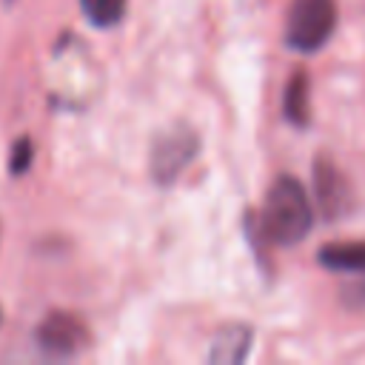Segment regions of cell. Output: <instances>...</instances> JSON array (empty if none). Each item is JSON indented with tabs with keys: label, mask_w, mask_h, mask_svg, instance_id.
Listing matches in <instances>:
<instances>
[{
	"label": "cell",
	"mask_w": 365,
	"mask_h": 365,
	"mask_svg": "<svg viewBox=\"0 0 365 365\" xmlns=\"http://www.w3.org/2000/svg\"><path fill=\"white\" fill-rule=\"evenodd\" d=\"M314 220V208L308 202V194L302 182L291 174H282L271 182L262 214H259V231L274 245H297L308 237Z\"/></svg>",
	"instance_id": "6da1fadb"
},
{
	"label": "cell",
	"mask_w": 365,
	"mask_h": 365,
	"mask_svg": "<svg viewBox=\"0 0 365 365\" xmlns=\"http://www.w3.org/2000/svg\"><path fill=\"white\" fill-rule=\"evenodd\" d=\"M200 134L185 120H177L160 128L148 148V177L154 185L168 188L180 180V174L197 160L200 154Z\"/></svg>",
	"instance_id": "7a4b0ae2"
},
{
	"label": "cell",
	"mask_w": 365,
	"mask_h": 365,
	"mask_svg": "<svg viewBox=\"0 0 365 365\" xmlns=\"http://www.w3.org/2000/svg\"><path fill=\"white\" fill-rule=\"evenodd\" d=\"M336 29V0H291L285 17V46L319 51Z\"/></svg>",
	"instance_id": "3957f363"
},
{
	"label": "cell",
	"mask_w": 365,
	"mask_h": 365,
	"mask_svg": "<svg viewBox=\"0 0 365 365\" xmlns=\"http://www.w3.org/2000/svg\"><path fill=\"white\" fill-rule=\"evenodd\" d=\"M91 331L71 311H48L34 328V345L51 359H68L88 348Z\"/></svg>",
	"instance_id": "277c9868"
},
{
	"label": "cell",
	"mask_w": 365,
	"mask_h": 365,
	"mask_svg": "<svg viewBox=\"0 0 365 365\" xmlns=\"http://www.w3.org/2000/svg\"><path fill=\"white\" fill-rule=\"evenodd\" d=\"M314 188H317V200L325 211V217H339L345 211V200H348V185L339 177V171L319 160L314 168Z\"/></svg>",
	"instance_id": "5b68a950"
},
{
	"label": "cell",
	"mask_w": 365,
	"mask_h": 365,
	"mask_svg": "<svg viewBox=\"0 0 365 365\" xmlns=\"http://www.w3.org/2000/svg\"><path fill=\"white\" fill-rule=\"evenodd\" d=\"M251 339H254V331L248 325H242V322L225 325L211 342L208 362H225V365L242 362L248 356V351H251Z\"/></svg>",
	"instance_id": "8992f818"
},
{
	"label": "cell",
	"mask_w": 365,
	"mask_h": 365,
	"mask_svg": "<svg viewBox=\"0 0 365 365\" xmlns=\"http://www.w3.org/2000/svg\"><path fill=\"white\" fill-rule=\"evenodd\" d=\"M319 265L339 274H365V240H345L328 242L317 254Z\"/></svg>",
	"instance_id": "52a82bcc"
},
{
	"label": "cell",
	"mask_w": 365,
	"mask_h": 365,
	"mask_svg": "<svg viewBox=\"0 0 365 365\" xmlns=\"http://www.w3.org/2000/svg\"><path fill=\"white\" fill-rule=\"evenodd\" d=\"M308 88H311V83H308V74L305 71H294L291 74V80H288V86H285V94H282V111H285V120L288 123H294V125H308V111H311V106H308Z\"/></svg>",
	"instance_id": "ba28073f"
},
{
	"label": "cell",
	"mask_w": 365,
	"mask_h": 365,
	"mask_svg": "<svg viewBox=\"0 0 365 365\" xmlns=\"http://www.w3.org/2000/svg\"><path fill=\"white\" fill-rule=\"evenodd\" d=\"M83 17L97 29H111L125 17V0H80Z\"/></svg>",
	"instance_id": "9c48e42d"
},
{
	"label": "cell",
	"mask_w": 365,
	"mask_h": 365,
	"mask_svg": "<svg viewBox=\"0 0 365 365\" xmlns=\"http://www.w3.org/2000/svg\"><path fill=\"white\" fill-rule=\"evenodd\" d=\"M31 157H34V143H31V137H26V134L17 137L14 145H11V154H9V174H11V177L26 174L29 165H31Z\"/></svg>",
	"instance_id": "30bf717a"
},
{
	"label": "cell",
	"mask_w": 365,
	"mask_h": 365,
	"mask_svg": "<svg viewBox=\"0 0 365 365\" xmlns=\"http://www.w3.org/2000/svg\"><path fill=\"white\" fill-rule=\"evenodd\" d=\"M6 3H14V0H6Z\"/></svg>",
	"instance_id": "8fae6325"
}]
</instances>
